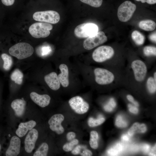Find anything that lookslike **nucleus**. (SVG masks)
Listing matches in <instances>:
<instances>
[{"mask_svg": "<svg viewBox=\"0 0 156 156\" xmlns=\"http://www.w3.org/2000/svg\"><path fill=\"white\" fill-rule=\"evenodd\" d=\"M34 50L33 47L28 43L20 42L10 47L9 53L11 55L18 59L22 60L31 56Z\"/></svg>", "mask_w": 156, "mask_h": 156, "instance_id": "1", "label": "nucleus"}, {"mask_svg": "<svg viewBox=\"0 0 156 156\" xmlns=\"http://www.w3.org/2000/svg\"><path fill=\"white\" fill-rule=\"evenodd\" d=\"M53 28L50 23L45 22H37L29 27V31L33 37L36 38H44L50 34V31Z\"/></svg>", "mask_w": 156, "mask_h": 156, "instance_id": "2", "label": "nucleus"}, {"mask_svg": "<svg viewBox=\"0 0 156 156\" xmlns=\"http://www.w3.org/2000/svg\"><path fill=\"white\" fill-rule=\"evenodd\" d=\"M98 31V26L94 23H87L77 26L74 30L75 36L78 38H88L95 35Z\"/></svg>", "mask_w": 156, "mask_h": 156, "instance_id": "3", "label": "nucleus"}, {"mask_svg": "<svg viewBox=\"0 0 156 156\" xmlns=\"http://www.w3.org/2000/svg\"><path fill=\"white\" fill-rule=\"evenodd\" d=\"M136 8V5L131 1H127L122 3L118 9L119 20L122 22L128 21L132 17Z\"/></svg>", "mask_w": 156, "mask_h": 156, "instance_id": "4", "label": "nucleus"}, {"mask_svg": "<svg viewBox=\"0 0 156 156\" xmlns=\"http://www.w3.org/2000/svg\"><path fill=\"white\" fill-rule=\"evenodd\" d=\"M33 17L36 21L53 24L58 23L60 19L59 14L53 10L37 12L34 14Z\"/></svg>", "mask_w": 156, "mask_h": 156, "instance_id": "5", "label": "nucleus"}, {"mask_svg": "<svg viewBox=\"0 0 156 156\" xmlns=\"http://www.w3.org/2000/svg\"><path fill=\"white\" fill-rule=\"evenodd\" d=\"M114 54V50L111 47L102 46L94 50L92 53V57L95 62H102L111 58Z\"/></svg>", "mask_w": 156, "mask_h": 156, "instance_id": "6", "label": "nucleus"}, {"mask_svg": "<svg viewBox=\"0 0 156 156\" xmlns=\"http://www.w3.org/2000/svg\"><path fill=\"white\" fill-rule=\"evenodd\" d=\"M107 38L102 31L98 32L94 35L88 38L84 41L83 47L86 50H91L107 41Z\"/></svg>", "mask_w": 156, "mask_h": 156, "instance_id": "7", "label": "nucleus"}, {"mask_svg": "<svg viewBox=\"0 0 156 156\" xmlns=\"http://www.w3.org/2000/svg\"><path fill=\"white\" fill-rule=\"evenodd\" d=\"M96 82L100 85H106L112 83L114 80V75L109 70L101 68H96L94 70Z\"/></svg>", "mask_w": 156, "mask_h": 156, "instance_id": "8", "label": "nucleus"}, {"mask_svg": "<svg viewBox=\"0 0 156 156\" xmlns=\"http://www.w3.org/2000/svg\"><path fill=\"white\" fill-rule=\"evenodd\" d=\"M70 106L77 113L83 114L88 111L89 105L81 96H76L70 99L68 101Z\"/></svg>", "mask_w": 156, "mask_h": 156, "instance_id": "9", "label": "nucleus"}, {"mask_svg": "<svg viewBox=\"0 0 156 156\" xmlns=\"http://www.w3.org/2000/svg\"><path fill=\"white\" fill-rule=\"evenodd\" d=\"M131 66L136 80L139 82L143 81L146 76L147 71L145 64L141 60H136L132 62Z\"/></svg>", "mask_w": 156, "mask_h": 156, "instance_id": "10", "label": "nucleus"}, {"mask_svg": "<svg viewBox=\"0 0 156 156\" xmlns=\"http://www.w3.org/2000/svg\"><path fill=\"white\" fill-rule=\"evenodd\" d=\"M64 119V117L61 114H56L53 115L48 121L50 129L58 134L63 133L64 129L61 123Z\"/></svg>", "mask_w": 156, "mask_h": 156, "instance_id": "11", "label": "nucleus"}, {"mask_svg": "<svg viewBox=\"0 0 156 156\" xmlns=\"http://www.w3.org/2000/svg\"><path fill=\"white\" fill-rule=\"evenodd\" d=\"M38 136V131L35 129L33 128L28 132L24 140V148L27 153H30L33 151Z\"/></svg>", "mask_w": 156, "mask_h": 156, "instance_id": "12", "label": "nucleus"}, {"mask_svg": "<svg viewBox=\"0 0 156 156\" xmlns=\"http://www.w3.org/2000/svg\"><path fill=\"white\" fill-rule=\"evenodd\" d=\"M21 141L19 138L12 136L10 141L9 145L5 152L6 156H16L19 153Z\"/></svg>", "mask_w": 156, "mask_h": 156, "instance_id": "13", "label": "nucleus"}, {"mask_svg": "<svg viewBox=\"0 0 156 156\" xmlns=\"http://www.w3.org/2000/svg\"><path fill=\"white\" fill-rule=\"evenodd\" d=\"M31 100L41 107L48 106L50 103V97L48 94H40L35 92H32L30 94Z\"/></svg>", "mask_w": 156, "mask_h": 156, "instance_id": "14", "label": "nucleus"}, {"mask_svg": "<svg viewBox=\"0 0 156 156\" xmlns=\"http://www.w3.org/2000/svg\"><path fill=\"white\" fill-rule=\"evenodd\" d=\"M36 125V122L33 120L21 122L16 130V134L18 137H23L28 131L34 128Z\"/></svg>", "mask_w": 156, "mask_h": 156, "instance_id": "15", "label": "nucleus"}, {"mask_svg": "<svg viewBox=\"0 0 156 156\" xmlns=\"http://www.w3.org/2000/svg\"><path fill=\"white\" fill-rule=\"evenodd\" d=\"M44 80L49 87L52 90H57L60 87V82L57 73L52 72L44 77Z\"/></svg>", "mask_w": 156, "mask_h": 156, "instance_id": "16", "label": "nucleus"}, {"mask_svg": "<svg viewBox=\"0 0 156 156\" xmlns=\"http://www.w3.org/2000/svg\"><path fill=\"white\" fill-rule=\"evenodd\" d=\"M26 101L23 99H16L11 103V106L16 116L20 117L24 114L26 106Z\"/></svg>", "mask_w": 156, "mask_h": 156, "instance_id": "17", "label": "nucleus"}, {"mask_svg": "<svg viewBox=\"0 0 156 156\" xmlns=\"http://www.w3.org/2000/svg\"><path fill=\"white\" fill-rule=\"evenodd\" d=\"M61 73L58 77L60 83L63 87H66L69 85L68 69L67 66L65 64H61L59 66Z\"/></svg>", "mask_w": 156, "mask_h": 156, "instance_id": "18", "label": "nucleus"}, {"mask_svg": "<svg viewBox=\"0 0 156 156\" xmlns=\"http://www.w3.org/2000/svg\"><path fill=\"white\" fill-rule=\"evenodd\" d=\"M147 128L146 125L144 124H140L136 122L134 123L129 129L128 134L131 136L136 133H144L146 130Z\"/></svg>", "mask_w": 156, "mask_h": 156, "instance_id": "19", "label": "nucleus"}, {"mask_svg": "<svg viewBox=\"0 0 156 156\" xmlns=\"http://www.w3.org/2000/svg\"><path fill=\"white\" fill-rule=\"evenodd\" d=\"M139 26L140 28L145 31H152L155 28L156 24L152 20H146L140 21L139 23Z\"/></svg>", "mask_w": 156, "mask_h": 156, "instance_id": "20", "label": "nucleus"}, {"mask_svg": "<svg viewBox=\"0 0 156 156\" xmlns=\"http://www.w3.org/2000/svg\"><path fill=\"white\" fill-rule=\"evenodd\" d=\"M23 75L22 72L18 69H15L10 76L11 80L18 85H21L23 82Z\"/></svg>", "mask_w": 156, "mask_h": 156, "instance_id": "21", "label": "nucleus"}, {"mask_svg": "<svg viewBox=\"0 0 156 156\" xmlns=\"http://www.w3.org/2000/svg\"><path fill=\"white\" fill-rule=\"evenodd\" d=\"M131 36L132 40L137 45H141L144 43L145 37L139 31L137 30L133 31L131 34Z\"/></svg>", "mask_w": 156, "mask_h": 156, "instance_id": "22", "label": "nucleus"}, {"mask_svg": "<svg viewBox=\"0 0 156 156\" xmlns=\"http://www.w3.org/2000/svg\"><path fill=\"white\" fill-rule=\"evenodd\" d=\"M49 150V146L45 142L42 143L35 152L33 156H46Z\"/></svg>", "mask_w": 156, "mask_h": 156, "instance_id": "23", "label": "nucleus"}, {"mask_svg": "<svg viewBox=\"0 0 156 156\" xmlns=\"http://www.w3.org/2000/svg\"><path fill=\"white\" fill-rule=\"evenodd\" d=\"M1 56L4 62L3 66L4 69L6 70H9L13 63L12 57L5 53H2Z\"/></svg>", "mask_w": 156, "mask_h": 156, "instance_id": "24", "label": "nucleus"}, {"mask_svg": "<svg viewBox=\"0 0 156 156\" xmlns=\"http://www.w3.org/2000/svg\"><path fill=\"white\" fill-rule=\"evenodd\" d=\"M98 134L96 131H92L90 132L89 144L92 148L96 149L98 148Z\"/></svg>", "mask_w": 156, "mask_h": 156, "instance_id": "25", "label": "nucleus"}, {"mask_svg": "<svg viewBox=\"0 0 156 156\" xmlns=\"http://www.w3.org/2000/svg\"><path fill=\"white\" fill-rule=\"evenodd\" d=\"M156 81L152 77H149L147 81V86L149 92L151 93H155L156 90Z\"/></svg>", "mask_w": 156, "mask_h": 156, "instance_id": "26", "label": "nucleus"}, {"mask_svg": "<svg viewBox=\"0 0 156 156\" xmlns=\"http://www.w3.org/2000/svg\"><path fill=\"white\" fill-rule=\"evenodd\" d=\"M105 119L102 117L97 119L90 117L89 118L88 120V124L90 127H95L102 124L105 121Z\"/></svg>", "mask_w": 156, "mask_h": 156, "instance_id": "27", "label": "nucleus"}, {"mask_svg": "<svg viewBox=\"0 0 156 156\" xmlns=\"http://www.w3.org/2000/svg\"><path fill=\"white\" fill-rule=\"evenodd\" d=\"M79 143L78 140L74 139L64 144L63 146V149L65 151L68 152L71 151L74 147Z\"/></svg>", "mask_w": 156, "mask_h": 156, "instance_id": "28", "label": "nucleus"}, {"mask_svg": "<svg viewBox=\"0 0 156 156\" xmlns=\"http://www.w3.org/2000/svg\"><path fill=\"white\" fill-rule=\"evenodd\" d=\"M143 51L144 53L146 56H156V48L155 47L146 46L144 48Z\"/></svg>", "mask_w": 156, "mask_h": 156, "instance_id": "29", "label": "nucleus"}, {"mask_svg": "<svg viewBox=\"0 0 156 156\" xmlns=\"http://www.w3.org/2000/svg\"><path fill=\"white\" fill-rule=\"evenodd\" d=\"M81 2L91 6L97 8L102 5L103 0H79Z\"/></svg>", "mask_w": 156, "mask_h": 156, "instance_id": "30", "label": "nucleus"}, {"mask_svg": "<svg viewBox=\"0 0 156 156\" xmlns=\"http://www.w3.org/2000/svg\"><path fill=\"white\" fill-rule=\"evenodd\" d=\"M116 126L120 128H124L127 126V123L122 119L120 116H118L116 118L115 121Z\"/></svg>", "mask_w": 156, "mask_h": 156, "instance_id": "31", "label": "nucleus"}, {"mask_svg": "<svg viewBox=\"0 0 156 156\" xmlns=\"http://www.w3.org/2000/svg\"><path fill=\"white\" fill-rule=\"evenodd\" d=\"M86 148V146L85 145H77L71 151V153L74 155H80L83 150Z\"/></svg>", "mask_w": 156, "mask_h": 156, "instance_id": "32", "label": "nucleus"}, {"mask_svg": "<svg viewBox=\"0 0 156 156\" xmlns=\"http://www.w3.org/2000/svg\"><path fill=\"white\" fill-rule=\"evenodd\" d=\"M120 145L118 144L114 148H111L108 151V154L110 155H116L118 154V151H120Z\"/></svg>", "mask_w": 156, "mask_h": 156, "instance_id": "33", "label": "nucleus"}, {"mask_svg": "<svg viewBox=\"0 0 156 156\" xmlns=\"http://www.w3.org/2000/svg\"><path fill=\"white\" fill-rule=\"evenodd\" d=\"M76 137L75 133L73 132H70L68 133L66 135L67 140L69 141H71L74 139Z\"/></svg>", "mask_w": 156, "mask_h": 156, "instance_id": "34", "label": "nucleus"}, {"mask_svg": "<svg viewBox=\"0 0 156 156\" xmlns=\"http://www.w3.org/2000/svg\"><path fill=\"white\" fill-rule=\"evenodd\" d=\"M129 109V111L134 114H137L138 112V109L137 108L131 104H129L128 105Z\"/></svg>", "mask_w": 156, "mask_h": 156, "instance_id": "35", "label": "nucleus"}, {"mask_svg": "<svg viewBox=\"0 0 156 156\" xmlns=\"http://www.w3.org/2000/svg\"><path fill=\"white\" fill-rule=\"evenodd\" d=\"M80 155L82 156H90L92 155V153L90 150L86 148L83 150Z\"/></svg>", "mask_w": 156, "mask_h": 156, "instance_id": "36", "label": "nucleus"}, {"mask_svg": "<svg viewBox=\"0 0 156 156\" xmlns=\"http://www.w3.org/2000/svg\"><path fill=\"white\" fill-rule=\"evenodd\" d=\"M2 3L6 6H10L14 3L15 0H1Z\"/></svg>", "mask_w": 156, "mask_h": 156, "instance_id": "37", "label": "nucleus"}, {"mask_svg": "<svg viewBox=\"0 0 156 156\" xmlns=\"http://www.w3.org/2000/svg\"><path fill=\"white\" fill-rule=\"evenodd\" d=\"M127 98L129 101L133 103L136 106H138L139 105L138 103L134 100L133 96L131 95H128L127 96Z\"/></svg>", "mask_w": 156, "mask_h": 156, "instance_id": "38", "label": "nucleus"}, {"mask_svg": "<svg viewBox=\"0 0 156 156\" xmlns=\"http://www.w3.org/2000/svg\"><path fill=\"white\" fill-rule=\"evenodd\" d=\"M138 1H140L144 3L146 2L149 4H153L156 3V0H135Z\"/></svg>", "mask_w": 156, "mask_h": 156, "instance_id": "39", "label": "nucleus"}, {"mask_svg": "<svg viewBox=\"0 0 156 156\" xmlns=\"http://www.w3.org/2000/svg\"><path fill=\"white\" fill-rule=\"evenodd\" d=\"M104 109L107 112H111L112 110L113 107L112 105L108 103V104L104 106Z\"/></svg>", "mask_w": 156, "mask_h": 156, "instance_id": "40", "label": "nucleus"}, {"mask_svg": "<svg viewBox=\"0 0 156 156\" xmlns=\"http://www.w3.org/2000/svg\"><path fill=\"white\" fill-rule=\"evenodd\" d=\"M156 32L151 34L149 36L150 39L152 41L156 42Z\"/></svg>", "mask_w": 156, "mask_h": 156, "instance_id": "41", "label": "nucleus"}, {"mask_svg": "<svg viewBox=\"0 0 156 156\" xmlns=\"http://www.w3.org/2000/svg\"><path fill=\"white\" fill-rule=\"evenodd\" d=\"M149 155L151 156H155L156 155V144L152 148L150 152L149 153Z\"/></svg>", "mask_w": 156, "mask_h": 156, "instance_id": "42", "label": "nucleus"}, {"mask_svg": "<svg viewBox=\"0 0 156 156\" xmlns=\"http://www.w3.org/2000/svg\"><path fill=\"white\" fill-rule=\"evenodd\" d=\"M109 103L113 108L115 107L116 106V103L113 99H111Z\"/></svg>", "mask_w": 156, "mask_h": 156, "instance_id": "43", "label": "nucleus"}, {"mask_svg": "<svg viewBox=\"0 0 156 156\" xmlns=\"http://www.w3.org/2000/svg\"><path fill=\"white\" fill-rule=\"evenodd\" d=\"M122 139L125 140H129L128 137L126 135L122 136Z\"/></svg>", "mask_w": 156, "mask_h": 156, "instance_id": "44", "label": "nucleus"}, {"mask_svg": "<svg viewBox=\"0 0 156 156\" xmlns=\"http://www.w3.org/2000/svg\"><path fill=\"white\" fill-rule=\"evenodd\" d=\"M154 79L156 81V73L155 72L154 74Z\"/></svg>", "mask_w": 156, "mask_h": 156, "instance_id": "45", "label": "nucleus"}, {"mask_svg": "<svg viewBox=\"0 0 156 156\" xmlns=\"http://www.w3.org/2000/svg\"><path fill=\"white\" fill-rule=\"evenodd\" d=\"M1 145H0V150H1Z\"/></svg>", "mask_w": 156, "mask_h": 156, "instance_id": "46", "label": "nucleus"}]
</instances>
